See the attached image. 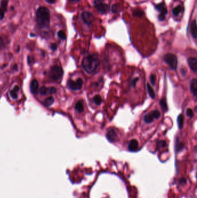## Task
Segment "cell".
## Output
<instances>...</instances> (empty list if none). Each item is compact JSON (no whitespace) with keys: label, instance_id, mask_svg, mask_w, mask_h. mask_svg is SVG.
Here are the masks:
<instances>
[{"label":"cell","instance_id":"6da1fadb","mask_svg":"<svg viewBox=\"0 0 197 198\" xmlns=\"http://www.w3.org/2000/svg\"><path fill=\"white\" fill-rule=\"evenodd\" d=\"M50 15L49 9L44 7H39L36 13V21L39 29H46L50 24Z\"/></svg>","mask_w":197,"mask_h":198},{"label":"cell","instance_id":"7a4b0ae2","mask_svg":"<svg viewBox=\"0 0 197 198\" xmlns=\"http://www.w3.org/2000/svg\"><path fill=\"white\" fill-rule=\"evenodd\" d=\"M82 65L86 72L88 74H93L98 69L99 65V60L96 55H90L83 59Z\"/></svg>","mask_w":197,"mask_h":198},{"label":"cell","instance_id":"3957f363","mask_svg":"<svg viewBox=\"0 0 197 198\" xmlns=\"http://www.w3.org/2000/svg\"><path fill=\"white\" fill-rule=\"evenodd\" d=\"M164 61L168 64L172 70H176L178 67V58L175 55L168 53L164 57Z\"/></svg>","mask_w":197,"mask_h":198},{"label":"cell","instance_id":"277c9868","mask_svg":"<svg viewBox=\"0 0 197 198\" xmlns=\"http://www.w3.org/2000/svg\"><path fill=\"white\" fill-rule=\"evenodd\" d=\"M62 75L63 70L61 67L58 65H53L49 71V77L54 81L58 80L62 77Z\"/></svg>","mask_w":197,"mask_h":198},{"label":"cell","instance_id":"5b68a950","mask_svg":"<svg viewBox=\"0 0 197 198\" xmlns=\"http://www.w3.org/2000/svg\"><path fill=\"white\" fill-rule=\"evenodd\" d=\"M155 8L160 12V15L158 16L159 20L161 21H164L166 17V15H167V13H168V11H167L165 3H161L159 4L156 5Z\"/></svg>","mask_w":197,"mask_h":198},{"label":"cell","instance_id":"8992f818","mask_svg":"<svg viewBox=\"0 0 197 198\" xmlns=\"http://www.w3.org/2000/svg\"><path fill=\"white\" fill-rule=\"evenodd\" d=\"M94 6L101 13H106L109 9V5L103 2V0H94Z\"/></svg>","mask_w":197,"mask_h":198},{"label":"cell","instance_id":"52a82bcc","mask_svg":"<svg viewBox=\"0 0 197 198\" xmlns=\"http://www.w3.org/2000/svg\"><path fill=\"white\" fill-rule=\"evenodd\" d=\"M83 85V80L82 78H78L76 81L70 79L67 82L68 87L72 91L80 90Z\"/></svg>","mask_w":197,"mask_h":198},{"label":"cell","instance_id":"ba28073f","mask_svg":"<svg viewBox=\"0 0 197 198\" xmlns=\"http://www.w3.org/2000/svg\"><path fill=\"white\" fill-rule=\"evenodd\" d=\"M160 117V113L158 110H154L149 114H146L144 117V121L147 123H151L154 119H159Z\"/></svg>","mask_w":197,"mask_h":198},{"label":"cell","instance_id":"9c48e42d","mask_svg":"<svg viewBox=\"0 0 197 198\" xmlns=\"http://www.w3.org/2000/svg\"><path fill=\"white\" fill-rule=\"evenodd\" d=\"M81 17L84 23L90 26L92 23V19L93 17V14L89 12L84 11L82 13Z\"/></svg>","mask_w":197,"mask_h":198},{"label":"cell","instance_id":"30bf717a","mask_svg":"<svg viewBox=\"0 0 197 198\" xmlns=\"http://www.w3.org/2000/svg\"><path fill=\"white\" fill-rule=\"evenodd\" d=\"M8 8V1L7 0H2L1 3V7H0V20L4 19L5 13L7 11Z\"/></svg>","mask_w":197,"mask_h":198},{"label":"cell","instance_id":"8fae6325","mask_svg":"<svg viewBox=\"0 0 197 198\" xmlns=\"http://www.w3.org/2000/svg\"><path fill=\"white\" fill-rule=\"evenodd\" d=\"M188 64L190 66L191 70L194 72L196 73L197 70V59L195 57H190L187 60Z\"/></svg>","mask_w":197,"mask_h":198},{"label":"cell","instance_id":"7c38bea8","mask_svg":"<svg viewBox=\"0 0 197 198\" xmlns=\"http://www.w3.org/2000/svg\"><path fill=\"white\" fill-rule=\"evenodd\" d=\"M106 138L109 141H115L117 138V133L116 131L113 129L109 130L106 134Z\"/></svg>","mask_w":197,"mask_h":198},{"label":"cell","instance_id":"4fadbf2b","mask_svg":"<svg viewBox=\"0 0 197 198\" xmlns=\"http://www.w3.org/2000/svg\"><path fill=\"white\" fill-rule=\"evenodd\" d=\"M138 146H139V143L138 141L137 140L134 139V140H131L130 142L129 143L128 148L129 151L134 152L138 149Z\"/></svg>","mask_w":197,"mask_h":198},{"label":"cell","instance_id":"5bb4252c","mask_svg":"<svg viewBox=\"0 0 197 198\" xmlns=\"http://www.w3.org/2000/svg\"><path fill=\"white\" fill-rule=\"evenodd\" d=\"M38 87H39V84L38 82V81L36 79H33L30 84V89L31 92L33 94H36L38 92Z\"/></svg>","mask_w":197,"mask_h":198},{"label":"cell","instance_id":"9a60e30c","mask_svg":"<svg viewBox=\"0 0 197 198\" xmlns=\"http://www.w3.org/2000/svg\"><path fill=\"white\" fill-rule=\"evenodd\" d=\"M190 31L192 35V37L196 39L197 37V30H196V20L194 19L191 23L190 25Z\"/></svg>","mask_w":197,"mask_h":198},{"label":"cell","instance_id":"2e32d148","mask_svg":"<svg viewBox=\"0 0 197 198\" xmlns=\"http://www.w3.org/2000/svg\"><path fill=\"white\" fill-rule=\"evenodd\" d=\"M190 90L191 93L194 96H196V91H197V81L196 79H193L191 81L190 84Z\"/></svg>","mask_w":197,"mask_h":198},{"label":"cell","instance_id":"e0dca14e","mask_svg":"<svg viewBox=\"0 0 197 198\" xmlns=\"http://www.w3.org/2000/svg\"><path fill=\"white\" fill-rule=\"evenodd\" d=\"M184 11V8L181 5H178L172 9V13L174 17H178L179 15Z\"/></svg>","mask_w":197,"mask_h":198},{"label":"cell","instance_id":"ac0fdd59","mask_svg":"<svg viewBox=\"0 0 197 198\" xmlns=\"http://www.w3.org/2000/svg\"><path fill=\"white\" fill-rule=\"evenodd\" d=\"M75 109L79 113H82L84 111L83 104L82 101H79L75 105Z\"/></svg>","mask_w":197,"mask_h":198},{"label":"cell","instance_id":"d6986e66","mask_svg":"<svg viewBox=\"0 0 197 198\" xmlns=\"http://www.w3.org/2000/svg\"><path fill=\"white\" fill-rule=\"evenodd\" d=\"M160 105L162 108V109L164 112H166L168 111V105L165 99H162L160 102Z\"/></svg>","mask_w":197,"mask_h":198},{"label":"cell","instance_id":"ffe728a7","mask_svg":"<svg viewBox=\"0 0 197 198\" xmlns=\"http://www.w3.org/2000/svg\"><path fill=\"white\" fill-rule=\"evenodd\" d=\"M184 124V117L182 114H180L178 117V125L180 129H182Z\"/></svg>","mask_w":197,"mask_h":198},{"label":"cell","instance_id":"44dd1931","mask_svg":"<svg viewBox=\"0 0 197 198\" xmlns=\"http://www.w3.org/2000/svg\"><path fill=\"white\" fill-rule=\"evenodd\" d=\"M147 88L148 93H149L150 96L151 97V98L155 99V93L154 91H153L152 87L149 83L147 84Z\"/></svg>","mask_w":197,"mask_h":198},{"label":"cell","instance_id":"7402d4cb","mask_svg":"<svg viewBox=\"0 0 197 198\" xmlns=\"http://www.w3.org/2000/svg\"><path fill=\"white\" fill-rule=\"evenodd\" d=\"M54 98L52 96H50V97H48L45 100L44 103H45V105H46V106H50L54 103Z\"/></svg>","mask_w":197,"mask_h":198},{"label":"cell","instance_id":"603a6c76","mask_svg":"<svg viewBox=\"0 0 197 198\" xmlns=\"http://www.w3.org/2000/svg\"><path fill=\"white\" fill-rule=\"evenodd\" d=\"M93 101L94 103L97 105H99L101 104L102 101V98L101 97L99 96V95H97L96 96L94 99H93Z\"/></svg>","mask_w":197,"mask_h":198},{"label":"cell","instance_id":"cb8c5ba5","mask_svg":"<svg viewBox=\"0 0 197 198\" xmlns=\"http://www.w3.org/2000/svg\"><path fill=\"white\" fill-rule=\"evenodd\" d=\"M133 15L136 17H142L145 15L144 12L141 10H135L133 12Z\"/></svg>","mask_w":197,"mask_h":198},{"label":"cell","instance_id":"d4e9b609","mask_svg":"<svg viewBox=\"0 0 197 198\" xmlns=\"http://www.w3.org/2000/svg\"><path fill=\"white\" fill-rule=\"evenodd\" d=\"M57 35H58V37L60 39H61L62 40H65V39H66V35H65L64 31H62V30H60L58 32Z\"/></svg>","mask_w":197,"mask_h":198},{"label":"cell","instance_id":"484cf974","mask_svg":"<svg viewBox=\"0 0 197 198\" xmlns=\"http://www.w3.org/2000/svg\"><path fill=\"white\" fill-rule=\"evenodd\" d=\"M56 93V89L54 87H50L47 88V95H53Z\"/></svg>","mask_w":197,"mask_h":198},{"label":"cell","instance_id":"4316f807","mask_svg":"<svg viewBox=\"0 0 197 198\" xmlns=\"http://www.w3.org/2000/svg\"><path fill=\"white\" fill-rule=\"evenodd\" d=\"M39 92H40V95H47V88L45 86H42L40 87Z\"/></svg>","mask_w":197,"mask_h":198},{"label":"cell","instance_id":"83f0119b","mask_svg":"<svg viewBox=\"0 0 197 198\" xmlns=\"http://www.w3.org/2000/svg\"><path fill=\"white\" fill-rule=\"evenodd\" d=\"M186 115L187 117L192 118L194 117V113L191 108H187L186 110Z\"/></svg>","mask_w":197,"mask_h":198},{"label":"cell","instance_id":"f1b7e54d","mask_svg":"<svg viewBox=\"0 0 197 198\" xmlns=\"http://www.w3.org/2000/svg\"><path fill=\"white\" fill-rule=\"evenodd\" d=\"M156 75L155 74H151L150 77V81L151 82V83L153 86H154L155 85L156 83Z\"/></svg>","mask_w":197,"mask_h":198},{"label":"cell","instance_id":"f546056e","mask_svg":"<svg viewBox=\"0 0 197 198\" xmlns=\"http://www.w3.org/2000/svg\"><path fill=\"white\" fill-rule=\"evenodd\" d=\"M118 7L119 6H118L117 4H115L112 5V7L111 8V11H112V12L113 13H115L118 11Z\"/></svg>","mask_w":197,"mask_h":198},{"label":"cell","instance_id":"4dcf8cb0","mask_svg":"<svg viewBox=\"0 0 197 198\" xmlns=\"http://www.w3.org/2000/svg\"><path fill=\"white\" fill-rule=\"evenodd\" d=\"M183 147H184V145L182 143H178V144H176V151H180L181 149L183 148Z\"/></svg>","mask_w":197,"mask_h":198},{"label":"cell","instance_id":"1f68e13d","mask_svg":"<svg viewBox=\"0 0 197 198\" xmlns=\"http://www.w3.org/2000/svg\"><path fill=\"white\" fill-rule=\"evenodd\" d=\"M10 95L11 96V97L14 99H16L17 98V92H15L14 91H11L10 92Z\"/></svg>","mask_w":197,"mask_h":198},{"label":"cell","instance_id":"d6a6232c","mask_svg":"<svg viewBox=\"0 0 197 198\" xmlns=\"http://www.w3.org/2000/svg\"><path fill=\"white\" fill-rule=\"evenodd\" d=\"M139 80V78H135L134 79H133V80L131 82V86L133 87H135L136 86V84L137 83V82Z\"/></svg>","mask_w":197,"mask_h":198},{"label":"cell","instance_id":"836d02e7","mask_svg":"<svg viewBox=\"0 0 197 198\" xmlns=\"http://www.w3.org/2000/svg\"><path fill=\"white\" fill-rule=\"evenodd\" d=\"M159 145L161 148H164L166 145V143L165 141H161L159 143Z\"/></svg>","mask_w":197,"mask_h":198},{"label":"cell","instance_id":"e575fe53","mask_svg":"<svg viewBox=\"0 0 197 198\" xmlns=\"http://www.w3.org/2000/svg\"><path fill=\"white\" fill-rule=\"evenodd\" d=\"M57 45H56V43H52V45H51V49H52V50H53V51H56V50L57 49Z\"/></svg>","mask_w":197,"mask_h":198},{"label":"cell","instance_id":"d590c367","mask_svg":"<svg viewBox=\"0 0 197 198\" xmlns=\"http://www.w3.org/2000/svg\"><path fill=\"white\" fill-rule=\"evenodd\" d=\"M46 1L50 4H53L56 3V0H46Z\"/></svg>","mask_w":197,"mask_h":198},{"label":"cell","instance_id":"8d00e7d4","mask_svg":"<svg viewBox=\"0 0 197 198\" xmlns=\"http://www.w3.org/2000/svg\"><path fill=\"white\" fill-rule=\"evenodd\" d=\"M19 87L18 86H15V87L13 88V91H14L16 92H17L19 91Z\"/></svg>","mask_w":197,"mask_h":198},{"label":"cell","instance_id":"74e56055","mask_svg":"<svg viewBox=\"0 0 197 198\" xmlns=\"http://www.w3.org/2000/svg\"><path fill=\"white\" fill-rule=\"evenodd\" d=\"M69 1H75V0H69Z\"/></svg>","mask_w":197,"mask_h":198},{"label":"cell","instance_id":"f35d334b","mask_svg":"<svg viewBox=\"0 0 197 198\" xmlns=\"http://www.w3.org/2000/svg\"><path fill=\"white\" fill-rule=\"evenodd\" d=\"M80 1V0H75V1H76V2H78V1Z\"/></svg>","mask_w":197,"mask_h":198}]
</instances>
